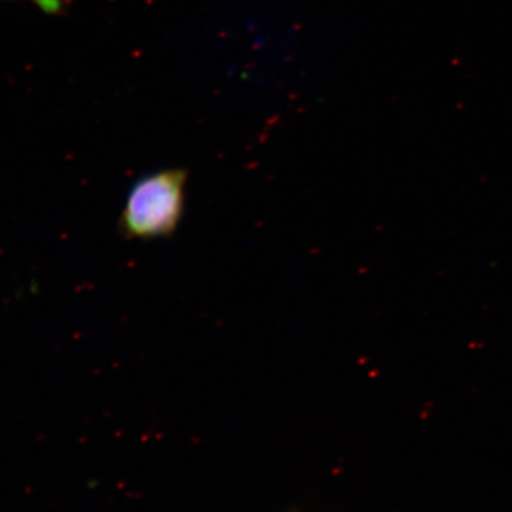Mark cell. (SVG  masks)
Segmentation results:
<instances>
[{
  "instance_id": "cell-2",
  "label": "cell",
  "mask_w": 512,
  "mask_h": 512,
  "mask_svg": "<svg viewBox=\"0 0 512 512\" xmlns=\"http://www.w3.org/2000/svg\"><path fill=\"white\" fill-rule=\"evenodd\" d=\"M26 2L33 3V5H36L37 8L47 13V15H57V13L62 12L64 9L66 0H26Z\"/></svg>"
},
{
  "instance_id": "cell-1",
  "label": "cell",
  "mask_w": 512,
  "mask_h": 512,
  "mask_svg": "<svg viewBox=\"0 0 512 512\" xmlns=\"http://www.w3.org/2000/svg\"><path fill=\"white\" fill-rule=\"evenodd\" d=\"M187 181L183 168L156 171L137 180L120 214L121 235L140 241L171 237L183 220Z\"/></svg>"
}]
</instances>
